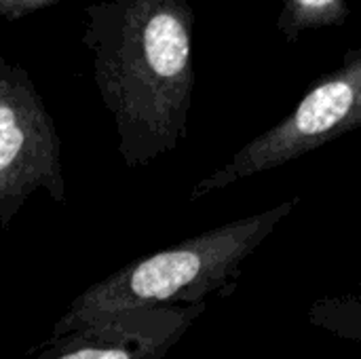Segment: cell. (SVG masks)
<instances>
[{
	"instance_id": "obj_1",
	"label": "cell",
	"mask_w": 361,
	"mask_h": 359,
	"mask_svg": "<svg viewBox=\"0 0 361 359\" xmlns=\"http://www.w3.org/2000/svg\"><path fill=\"white\" fill-rule=\"evenodd\" d=\"M192 0H95L82 44L129 169L178 148L192 106Z\"/></svg>"
},
{
	"instance_id": "obj_2",
	"label": "cell",
	"mask_w": 361,
	"mask_h": 359,
	"mask_svg": "<svg viewBox=\"0 0 361 359\" xmlns=\"http://www.w3.org/2000/svg\"><path fill=\"white\" fill-rule=\"evenodd\" d=\"M298 201L300 197H294L125 264L78 294L53 326L51 336L70 334L125 311L199 305L212 294L233 290L243 262Z\"/></svg>"
},
{
	"instance_id": "obj_3",
	"label": "cell",
	"mask_w": 361,
	"mask_h": 359,
	"mask_svg": "<svg viewBox=\"0 0 361 359\" xmlns=\"http://www.w3.org/2000/svg\"><path fill=\"white\" fill-rule=\"evenodd\" d=\"M357 127H361V47L349 49L343 63L322 76L279 123L250 140L231 161L197 182L188 203L239 180L277 169Z\"/></svg>"
},
{
	"instance_id": "obj_4",
	"label": "cell",
	"mask_w": 361,
	"mask_h": 359,
	"mask_svg": "<svg viewBox=\"0 0 361 359\" xmlns=\"http://www.w3.org/2000/svg\"><path fill=\"white\" fill-rule=\"evenodd\" d=\"M36 190H44L57 205L68 201L57 127L25 68L0 57V226L4 231Z\"/></svg>"
},
{
	"instance_id": "obj_5",
	"label": "cell",
	"mask_w": 361,
	"mask_h": 359,
	"mask_svg": "<svg viewBox=\"0 0 361 359\" xmlns=\"http://www.w3.org/2000/svg\"><path fill=\"white\" fill-rule=\"evenodd\" d=\"M207 303L125 311L44 341L32 359H163Z\"/></svg>"
},
{
	"instance_id": "obj_6",
	"label": "cell",
	"mask_w": 361,
	"mask_h": 359,
	"mask_svg": "<svg viewBox=\"0 0 361 359\" xmlns=\"http://www.w3.org/2000/svg\"><path fill=\"white\" fill-rule=\"evenodd\" d=\"M277 28L281 36L296 44L305 32L343 28L351 15L347 0H279Z\"/></svg>"
},
{
	"instance_id": "obj_7",
	"label": "cell",
	"mask_w": 361,
	"mask_h": 359,
	"mask_svg": "<svg viewBox=\"0 0 361 359\" xmlns=\"http://www.w3.org/2000/svg\"><path fill=\"white\" fill-rule=\"evenodd\" d=\"M59 0H0V17L4 21H17L25 15L42 11Z\"/></svg>"
}]
</instances>
